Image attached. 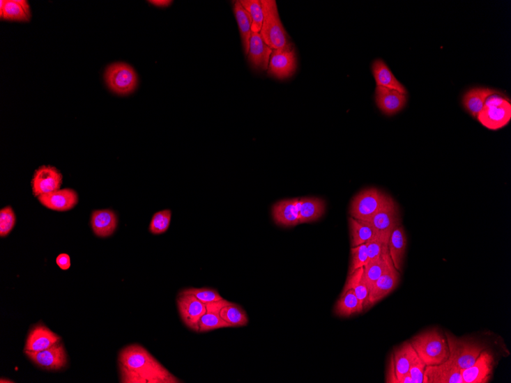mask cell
Returning a JSON list of instances; mask_svg holds the SVG:
<instances>
[{"label":"cell","mask_w":511,"mask_h":383,"mask_svg":"<svg viewBox=\"0 0 511 383\" xmlns=\"http://www.w3.org/2000/svg\"><path fill=\"white\" fill-rule=\"evenodd\" d=\"M118 362L123 383L182 382L138 345L124 347L120 352Z\"/></svg>","instance_id":"6da1fadb"},{"label":"cell","mask_w":511,"mask_h":383,"mask_svg":"<svg viewBox=\"0 0 511 383\" xmlns=\"http://www.w3.org/2000/svg\"><path fill=\"white\" fill-rule=\"evenodd\" d=\"M411 345L421 361L427 366L441 364L450 357L447 341L437 330H430L416 335Z\"/></svg>","instance_id":"7a4b0ae2"},{"label":"cell","mask_w":511,"mask_h":383,"mask_svg":"<svg viewBox=\"0 0 511 383\" xmlns=\"http://www.w3.org/2000/svg\"><path fill=\"white\" fill-rule=\"evenodd\" d=\"M261 2L264 12L261 32L264 42L274 50L292 49L280 19L277 2L275 0H262Z\"/></svg>","instance_id":"3957f363"},{"label":"cell","mask_w":511,"mask_h":383,"mask_svg":"<svg viewBox=\"0 0 511 383\" xmlns=\"http://www.w3.org/2000/svg\"><path fill=\"white\" fill-rule=\"evenodd\" d=\"M476 118L485 127L498 130L507 126L511 119L509 100L495 95L487 98Z\"/></svg>","instance_id":"277c9868"},{"label":"cell","mask_w":511,"mask_h":383,"mask_svg":"<svg viewBox=\"0 0 511 383\" xmlns=\"http://www.w3.org/2000/svg\"><path fill=\"white\" fill-rule=\"evenodd\" d=\"M390 198L374 187L360 192L351 203L350 215L357 220L367 222L387 204Z\"/></svg>","instance_id":"5b68a950"},{"label":"cell","mask_w":511,"mask_h":383,"mask_svg":"<svg viewBox=\"0 0 511 383\" xmlns=\"http://www.w3.org/2000/svg\"><path fill=\"white\" fill-rule=\"evenodd\" d=\"M445 335L450 350L449 359L460 370H465L473 366L484 350V347L478 341L457 338L449 333Z\"/></svg>","instance_id":"8992f818"},{"label":"cell","mask_w":511,"mask_h":383,"mask_svg":"<svg viewBox=\"0 0 511 383\" xmlns=\"http://www.w3.org/2000/svg\"><path fill=\"white\" fill-rule=\"evenodd\" d=\"M105 80L108 88L118 95H129L138 85V77L130 65L114 63L107 67Z\"/></svg>","instance_id":"52a82bcc"},{"label":"cell","mask_w":511,"mask_h":383,"mask_svg":"<svg viewBox=\"0 0 511 383\" xmlns=\"http://www.w3.org/2000/svg\"><path fill=\"white\" fill-rule=\"evenodd\" d=\"M367 222L373 226L384 245L388 247L392 230L400 225L399 211L394 199L390 198L387 204Z\"/></svg>","instance_id":"ba28073f"},{"label":"cell","mask_w":511,"mask_h":383,"mask_svg":"<svg viewBox=\"0 0 511 383\" xmlns=\"http://www.w3.org/2000/svg\"><path fill=\"white\" fill-rule=\"evenodd\" d=\"M25 354L31 362L45 370H61L68 364L66 351L61 341L49 349L39 352L25 351Z\"/></svg>","instance_id":"9c48e42d"},{"label":"cell","mask_w":511,"mask_h":383,"mask_svg":"<svg viewBox=\"0 0 511 383\" xmlns=\"http://www.w3.org/2000/svg\"><path fill=\"white\" fill-rule=\"evenodd\" d=\"M399 272L395 267L390 256L381 276L376 280L369 291L365 309L369 308L395 290L399 283Z\"/></svg>","instance_id":"30bf717a"},{"label":"cell","mask_w":511,"mask_h":383,"mask_svg":"<svg viewBox=\"0 0 511 383\" xmlns=\"http://www.w3.org/2000/svg\"><path fill=\"white\" fill-rule=\"evenodd\" d=\"M177 304L183 322L192 331L199 332V323L201 317L206 313V304L192 295L180 293Z\"/></svg>","instance_id":"8fae6325"},{"label":"cell","mask_w":511,"mask_h":383,"mask_svg":"<svg viewBox=\"0 0 511 383\" xmlns=\"http://www.w3.org/2000/svg\"><path fill=\"white\" fill-rule=\"evenodd\" d=\"M494 359L489 351H482L475 363L465 370H461L463 383H487L493 373Z\"/></svg>","instance_id":"7c38bea8"},{"label":"cell","mask_w":511,"mask_h":383,"mask_svg":"<svg viewBox=\"0 0 511 383\" xmlns=\"http://www.w3.org/2000/svg\"><path fill=\"white\" fill-rule=\"evenodd\" d=\"M296 57L294 50H274L271 54L268 73L282 80L293 76L296 70Z\"/></svg>","instance_id":"4fadbf2b"},{"label":"cell","mask_w":511,"mask_h":383,"mask_svg":"<svg viewBox=\"0 0 511 383\" xmlns=\"http://www.w3.org/2000/svg\"><path fill=\"white\" fill-rule=\"evenodd\" d=\"M31 184L35 196L39 197L42 194L59 190L62 175L56 168L42 166L36 171Z\"/></svg>","instance_id":"5bb4252c"},{"label":"cell","mask_w":511,"mask_h":383,"mask_svg":"<svg viewBox=\"0 0 511 383\" xmlns=\"http://www.w3.org/2000/svg\"><path fill=\"white\" fill-rule=\"evenodd\" d=\"M422 383H463L461 370L450 359L434 366H427Z\"/></svg>","instance_id":"9a60e30c"},{"label":"cell","mask_w":511,"mask_h":383,"mask_svg":"<svg viewBox=\"0 0 511 383\" xmlns=\"http://www.w3.org/2000/svg\"><path fill=\"white\" fill-rule=\"evenodd\" d=\"M375 100L377 107L388 116L397 114L406 104V95L395 90L376 86Z\"/></svg>","instance_id":"2e32d148"},{"label":"cell","mask_w":511,"mask_h":383,"mask_svg":"<svg viewBox=\"0 0 511 383\" xmlns=\"http://www.w3.org/2000/svg\"><path fill=\"white\" fill-rule=\"evenodd\" d=\"M60 341L61 338L58 334L52 331L44 325L39 324L30 330L24 351H42L49 349Z\"/></svg>","instance_id":"e0dca14e"},{"label":"cell","mask_w":511,"mask_h":383,"mask_svg":"<svg viewBox=\"0 0 511 383\" xmlns=\"http://www.w3.org/2000/svg\"><path fill=\"white\" fill-rule=\"evenodd\" d=\"M272 53V49L264 42L261 34L251 33L249 61L255 70L268 69Z\"/></svg>","instance_id":"ac0fdd59"},{"label":"cell","mask_w":511,"mask_h":383,"mask_svg":"<svg viewBox=\"0 0 511 383\" xmlns=\"http://www.w3.org/2000/svg\"><path fill=\"white\" fill-rule=\"evenodd\" d=\"M38 201L47 208L56 211H67L75 207L78 196L75 191L63 189L44 194L38 197Z\"/></svg>","instance_id":"d6986e66"},{"label":"cell","mask_w":511,"mask_h":383,"mask_svg":"<svg viewBox=\"0 0 511 383\" xmlns=\"http://www.w3.org/2000/svg\"><path fill=\"white\" fill-rule=\"evenodd\" d=\"M275 223L282 226L300 224L298 198L282 200L275 204L272 209Z\"/></svg>","instance_id":"ffe728a7"},{"label":"cell","mask_w":511,"mask_h":383,"mask_svg":"<svg viewBox=\"0 0 511 383\" xmlns=\"http://www.w3.org/2000/svg\"><path fill=\"white\" fill-rule=\"evenodd\" d=\"M230 302L222 299L206 304L207 312L199 320L200 333L220 329V328L231 327V325L220 315V311Z\"/></svg>","instance_id":"44dd1931"},{"label":"cell","mask_w":511,"mask_h":383,"mask_svg":"<svg viewBox=\"0 0 511 383\" xmlns=\"http://www.w3.org/2000/svg\"><path fill=\"white\" fill-rule=\"evenodd\" d=\"M406 245V233L403 226L400 224L392 230L388 242V251L390 259L394 263L395 267L399 272L402 269Z\"/></svg>","instance_id":"7402d4cb"},{"label":"cell","mask_w":511,"mask_h":383,"mask_svg":"<svg viewBox=\"0 0 511 383\" xmlns=\"http://www.w3.org/2000/svg\"><path fill=\"white\" fill-rule=\"evenodd\" d=\"M116 226L117 217L112 210H100L93 212L91 226L98 237L112 236L116 230Z\"/></svg>","instance_id":"603a6c76"},{"label":"cell","mask_w":511,"mask_h":383,"mask_svg":"<svg viewBox=\"0 0 511 383\" xmlns=\"http://www.w3.org/2000/svg\"><path fill=\"white\" fill-rule=\"evenodd\" d=\"M0 17L9 21L28 22L31 19L30 6L26 0H2Z\"/></svg>","instance_id":"cb8c5ba5"},{"label":"cell","mask_w":511,"mask_h":383,"mask_svg":"<svg viewBox=\"0 0 511 383\" xmlns=\"http://www.w3.org/2000/svg\"><path fill=\"white\" fill-rule=\"evenodd\" d=\"M495 95H500V93L490 88H475L468 91L464 95L462 103L468 113L476 118L487 99Z\"/></svg>","instance_id":"d4e9b609"},{"label":"cell","mask_w":511,"mask_h":383,"mask_svg":"<svg viewBox=\"0 0 511 383\" xmlns=\"http://www.w3.org/2000/svg\"><path fill=\"white\" fill-rule=\"evenodd\" d=\"M372 72L376 86H380V87L391 90H395L403 93V95H407V91L404 88V86L399 83L395 76L392 75L388 65L385 64V62L382 60L376 59L374 61Z\"/></svg>","instance_id":"484cf974"},{"label":"cell","mask_w":511,"mask_h":383,"mask_svg":"<svg viewBox=\"0 0 511 383\" xmlns=\"http://www.w3.org/2000/svg\"><path fill=\"white\" fill-rule=\"evenodd\" d=\"M300 224L316 221L324 215L326 203L319 198H303L298 199Z\"/></svg>","instance_id":"4316f807"},{"label":"cell","mask_w":511,"mask_h":383,"mask_svg":"<svg viewBox=\"0 0 511 383\" xmlns=\"http://www.w3.org/2000/svg\"><path fill=\"white\" fill-rule=\"evenodd\" d=\"M349 221L351 247L365 244L376 235L373 226L368 222L357 220L351 217Z\"/></svg>","instance_id":"83f0119b"},{"label":"cell","mask_w":511,"mask_h":383,"mask_svg":"<svg viewBox=\"0 0 511 383\" xmlns=\"http://www.w3.org/2000/svg\"><path fill=\"white\" fill-rule=\"evenodd\" d=\"M418 354L411 342H405L395 350L394 363L397 374V380L399 377L409 373L413 359Z\"/></svg>","instance_id":"f1b7e54d"},{"label":"cell","mask_w":511,"mask_h":383,"mask_svg":"<svg viewBox=\"0 0 511 383\" xmlns=\"http://www.w3.org/2000/svg\"><path fill=\"white\" fill-rule=\"evenodd\" d=\"M364 267H361L349 275L346 281L343 293L351 290L355 292L360 306L365 309L369 295V289L367 287L363 278ZM342 293V294H343Z\"/></svg>","instance_id":"f546056e"},{"label":"cell","mask_w":511,"mask_h":383,"mask_svg":"<svg viewBox=\"0 0 511 383\" xmlns=\"http://www.w3.org/2000/svg\"><path fill=\"white\" fill-rule=\"evenodd\" d=\"M389 256V251L388 250V251L383 252L381 256L376 258L375 260L369 261L365 265L363 278L369 289V292L372 290L376 280L383 274L385 268H386Z\"/></svg>","instance_id":"4dcf8cb0"},{"label":"cell","mask_w":511,"mask_h":383,"mask_svg":"<svg viewBox=\"0 0 511 383\" xmlns=\"http://www.w3.org/2000/svg\"><path fill=\"white\" fill-rule=\"evenodd\" d=\"M363 310L355 292L351 289L342 294L341 298L335 304L334 312L337 316L347 318L360 313Z\"/></svg>","instance_id":"1f68e13d"},{"label":"cell","mask_w":511,"mask_h":383,"mask_svg":"<svg viewBox=\"0 0 511 383\" xmlns=\"http://www.w3.org/2000/svg\"><path fill=\"white\" fill-rule=\"evenodd\" d=\"M234 11L240 29L243 51L245 54H248L252 19L240 1L235 3Z\"/></svg>","instance_id":"d6a6232c"},{"label":"cell","mask_w":511,"mask_h":383,"mask_svg":"<svg viewBox=\"0 0 511 383\" xmlns=\"http://www.w3.org/2000/svg\"><path fill=\"white\" fill-rule=\"evenodd\" d=\"M220 315L231 327H245L249 322L246 311L237 304L228 303L220 311Z\"/></svg>","instance_id":"836d02e7"},{"label":"cell","mask_w":511,"mask_h":383,"mask_svg":"<svg viewBox=\"0 0 511 383\" xmlns=\"http://www.w3.org/2000/svg\"><path fill=\"white\" fill-rule=\"evenodd\" d=\"M240 3L248 12L251 19H252L251 33H259L261 31L264 22L261 2L258 1V0H242Z\"/></svg>","instance_id":"e575fe53"},{"label":"cell","mask_w":511,"mask_h":383,"mask_svg":"<svg viewBox=\"0 0 511 383\" xmlns=\"http://www.w3.org/2000/svg\"><path fill=\"white\" fill-rule=\"evenodd\" d=\"M171 219V212L170 210H164L154 214L151 226H149V231L155 235L167 232L169 228Z\"/></svg>","instance_id":"d590c367"},{"label":"cell","mask_w":511,"mask_h":383,"mask_svg":"<svg viewBox=\"0 0 511 383\" xmlns=\"http://www.w3.org/2000/svg\"><path fill=\"white\" fill-rule=\"evenodd\" d=\"M181 293L192 295L204 304H208L224 299L221 295L215 290V289L208 288H187Z\"/></svg>","instance_id":"8d00e7d4"},{"label":"cell","mask_w":511,"mask_h":383,"mask_svg":"<svg viewBox=\"0 0 511 383\" xmlns=\"http://www.w3.org/2000/svg\"><path fill=\"white\" fill-rule=\"evenodd\" d=\"M351 264L349 275L356 270L364 267L368 262L366 244L351 249Z\"/></svg>","instance_id":"74e56055"},{"label":"cell","mask_w":511,"mask_h":383,"mask_svg":"<svg viewBox=\"0 0 511 383\" xmlns=\"http://www.w3.org/2000/svg\"><path fill=\"white\" fill-rule=\"evenodd\" d=\"M15 215L11 207H6L0 211V236L5 237L13 229Z\"/></svg>","instance_id":"f35d334b"},{"label":"cell","mask_w":511,"mask_h":383,"mask_svg":"<svg viewBox=\"0 0 511 383\" xmlns=\"http://www.w3.org/2000/svg\"><path fill=\"white\" fill-rule=\"evenodd\" d=\"M368 262L376 259L381 256L383 252L388 251V247L385 246L381 238L376 235L366 243ZM367 262V263H368Z\"/></svg>","instance_id":"ab89813d"},{"label":"cell","mask_w":511,"mask_h":383,"mask_svg":"<svg viewBox=\"0 0 511 383\" xmlns=\"http://www.w3.org/2000/svg\"><path fill=\"white\" fill-rule=\"evenodd\" d=\"M426 367L427 365L421 361L418 355L413 359L410 367V371H409V374L411 375L413 383L423 382V375L424 372H425Z\"/></svg>","instance_id":"60d3db41"},{"label":"cell","mask_w":511,"mask_h":383,"mask_svg":"<svg viewBox=\"0 0 511 383\" xmlns=\"http://www.w3.org/2000/svg\"><path fill=\"white\" fill-rule=\"evenodd\" d=\"M59 267L63 270H68L70 267V256L66 253L60 254L56 259Z\"/></svg>","instance_id":"b9f144b4"},{"label":"cell","mask_w":511,"mask_h":383,"mask_svg":"<svg viewBox=\"0 0 511 383\" xmlns=\"http://www.w3.org/2000/svg\"><path fill=\"white\" fill-rule=\"evenodd\" d=\"M148 3L155 6L168 7L171 4L172 1H169V0H152V1H148Z\"/></svg>","instance_id":"7bdbcfd3"},{"label":"cell","mask_w":511,"mask_h":383,"mask_svg":"<svg viewBox=\"0 0 511 383\" xmlns=\"http://www.w3.org/2000/svg\"><path fill=\"white\" fill-rule=\"evenodd\" d=\"M397 383H413L411 375L407 373L397 379Z\"/></svg>","instance_id":"ee69618b"}]
</instances>
